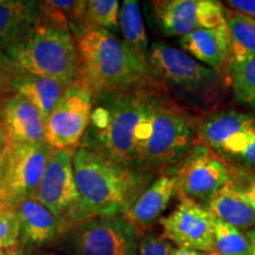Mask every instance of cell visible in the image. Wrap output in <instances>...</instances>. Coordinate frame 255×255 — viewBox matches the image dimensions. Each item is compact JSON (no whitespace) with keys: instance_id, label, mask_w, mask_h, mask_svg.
I'll return each instance as SVG.
<instances>
[{"instance_id":"cell-1","label":"cell","mask_w":255,"mask_h":255,"mask_svg":"<svg viewBox=\"0 0 255 255\" xmlns=\"http://www.w3.org/2000/svg\"><path fill=\"white\" fill-rule=\"evenodd\" d=\"M151 94L144 88L94 95L90 124L79 146L139 170Z\"/></svg>"},{"instance_id":"cell-2","label":"cell","mask_w":255,"mask_h":255,"mask_svg":"<svg viewBox=\"0 0 255 255\" xmlns=\"http://www.w3.org/2000/svg\"><path fill=\"white\" fill-rule=\"evenodd\" d=\"M79 77L94 95L144 89L152 79L148 62L111 31L85 23L72 31Z\"/></svg>"},{"instance_id":"cell-3","label":"cell","mask_w":255,"mask_h":255,"mask_svg":"<svg viewBox=\"0 0 255 255\" xmlns=\"http://www.w3.org/2000/svg\"><path fill=\"white\" fill-rule=\"evenodd\" d=\"M73 171L82 207L89 219L124 215L149 181L141 170L81 146L73 156Z\"/></svg>"},{"instance_id":"cell-4","label":"cell","mask_w":255,"mask_h":255,"mask_svg":"<svg viewBox=\"0 0 255 255\" xmlns=\"http://www.w3.org/2000/svg\"><path fill=\"white\" fill-rule=\"evenodd\" d=\"M18 72L31 73L69 87L79 78V59L72 33L40 20L5 51Z\"/></svg>"},{"instance_id":"cell-5","label":"cell","mask_w":255,"mask_h":255,"mask_svg":"<svg viewBox=\"0 0 255 255\" xmlns=\"http://www.w3.org/2000/svg\"><path fill=\"white\" fill-rule=\"evenodd\" d=\"M195 137V127L183 110L151 94L138 169H162L182 162L193 149Z\"/></svg>"},{"instance_id":"cell-6","label":"cell","mask_w":255,"mask_h":255,"mask_svg":"<svg viewBox=\"0 0 255 255\" xmlns=\"http://www.w3.org/2000/svg\"><path fill=\"white\" fill-rule=\"evenodd\" d=\"M75 148L56 150L44 171L33 199L39 201L59 221L60 232L76 228L89 220L83 209L73 171Z\"/></svg>"},{"instance_id":"cell-7","label":"cell","mask_w":255,"mask_h":255,"mask_svg":"<svg viewBox=\"0 0 255 255\" xmlns=\"http://www.w3.org/2000/svg\"><path fill=\"white\" fill-rule=\"evenodd\" d=\"M56 150L46 141L5 142L4 150L0 155V170L5 189L15 207L34 196L44 171Z\"/></svg>"},{"instance_id":"cell-8","label":"cell","mask_w":255,"mask_h":255,"mask_svg":"<svg viewBox=\"0 0 255 255\" xmlns=\"http://www.w3.org/2000/svg\"><path fill=\"white\" fill-rule=\"evenodd\" d=\"M146 62L151 77L188 97L208 94L218 81L214 70L196 62L183 50L167 44L152 43L148 50Z\"/></svg>"},{"instance_id":"cell-9","label":"cell","mask_w":255,"mask_h":255,"mask_svg":"<svg viewBox=\"0 0 255 255\" xmlns=\"http://www.w3.org/2000/svg\"><path fill=\"white\" fill-rule=\"evenodd\" d=\"M92 105L94 92L79 77L66 87L59 103L47 119L46 142L57 150L77 149L90 124Z\"/></svg>"},{"instance_id":"cell-10","label":"cell","mask_w":255,"mask_h":255,"mask_svg":"<svg viewBox=\"0 0 255 255\" xmlns=\"http://www.w3.org/2000/svg\"><path fill=\"white\" fill-rule=\"evenodd\" d=\"M176 176L182 197L207 203L231 182L232 174L218 152L203 143L193 146Z\"/></svg>"},{"instance_id":"cell-11","label":"cell","mask_w":255,"mask_h":255,"mask_svg":"<svg viewBox=\"0 0 255 255\" xmlns=\"http://www.w3.org/2000/svg\"><path fill=\"white\" fill-rule=\"evenodd\" d=\"M138 232L126 215L91 218L76 228L78 255H138Z\"/></svg>"},{"instance_id":"cell-12","label":"cell","mask_w":255,"mask_h":255,"mask_svg":"<svg viewBox=\"0 0 255 255\" xmlns=\"http://www.w3.org/2000/svg\"><path fill=\"white\" fill-rule=\"evenodd\" d=\"M151 5L156 21L167 37L182 38L226 24V7L214 0H155Z\"/></svg>"},{"instance_id":"cell-13","label":"cell","mask_w":255,"mask_h":255,"mask_svg":"<svg viewBox=\"0 0 255 255\" xmlns=\"http://www.w3.org/2000/svg\"><path fill=\"white\" fill-rule=\"evenodd\" d=\"M215 216L195 201L182 197L170 215L159 220L163 238L180 248L214 253Z\"/></svg>"},{"instance_id":"cell-14","label":"cell","mask_w":255,"mask_h":255,"mask_svg":"<svg viewBox=\"0 0 255 255\" xmlns=\"http://www.w3.org/2000/svg\"><path fill=\"white\" fill-rule=\"evenodd\" d=\"M0 123L6 142L39 143L45 139V121L30 102L19 95H12L2 101Z\"/></svg>"},{"instance_id":"cell-15","label":"cell","mask_w":255,"mask_h":255,"mask_svg":"<svg viewBox=\"0 0 255 255\" xmlns=\"http://www.w3.org/2000/svg\"><path fill=\"white\" fill-rule=\"evenodd\" d=\"M177 193L176 174L159 176L139 194L124 215L132 223L137 232L149 228L168 208L171 199Z\"/></svg>"},{"instance_id":"cell-16","label":"cell","mask_w":255,"mask_h":255,"mask_svg":"<svg viewBox=\"0 0 255 255\" xmlns=\"http://www.w3.org/2000/svg\"><path fill=\"white\" fill-rule=\"evenodd\" d=\"M180 45L188 55L221 71L226 63H231V37L227 23L218 27L203 28L180 39Z\"/></svg>"},{"instance_id":"cell-17","label":"cell","mask_w":255,"mask_h":255,"mask_svg":"<svg viewBox=\"0 0 255 255\" xmlns=\"http://www.w3.org/2000/svg\"><path fill=\"white\" fill-rule=\"evenodd\" d=\"M65 89L55 79L31 73L19 72L11 82V91H14L15 95L21 96L36 107L45 124L51 113L59 103Z\"/></svg>"},{"instance_id":"cell-18","label":"cell","mask_w":255,"mask_h":255,"mask_svg":"<svg viewBox=\"0 0 255 255\" xmlns=\"http://www.w3.org/2000/svg\"><path fill=\"white\" fill-rule=\"evenodd\" d=\"M39 2L0 0V50L5 51L37 23Z\"/></svg>"},{"instance_id":"cell-19","label":"cell","mask_w":255,"mask_h":255,"mask_svg":"<svg viewBox=\"0 0 255 255\" xmlns=\"http://www.w3.org/2000/svg\"><path fill=\"white\" fill-rule=\"evenodd\" d=\"M20 237L25 242L44 245L60 232L59 221L36 199H27L17 206Z\"/></svg>"},{"instance_id":"cell-20","label":"cell","mask_w":255,"mask_h":255,"mask_svg":"<svg viewBox=\"0 0 255 255\" xmlns=\"http://www.w3.org/2000/svg\"><path fill=\"white\" fill-rule=\"evenodd\" d=\"M255 122V117L239 111H221L207 119L200 128V137L206 145L221 154L238 135Z\"/></svg>"},{"instance_id":"cell-21","label":"cell","mask_w":255,"mask_h":255,"mask_svg":"<svg viewBox=\"0 0 255 255\" xmlns=\"http://www.w3.org/2000/svg\"><path fill=\"white\" fill-rule=\"evenodd\" d=\"M205 207L216 219L240 231L255 228V208L239 197L228 184L210 199Z\"/></svg>"},{"instance_id":"cell-22","label":"cell","mask_w":255,"mask_h":255,"mask_svg":"<svg viewBox=\"0 0 255 255\" xmlns=\"http://www.w3.org/2000/svg\"><path fill=\"white\" fill-rule=\"evenodd\" d=\"M39 19L72 33L87 21V1L46 0L39 2Z\"/></svg>"},{"instance_id":"cell-23","label":"cell","mask_w":255,"mask_h":255,"mask_svg":"<svg viewBox=\"0 0 255 255\" xmlns=\"http://www.w3.org/2000/svg\"><path fill=\"white\" fill-rule=\"evenodd\" d=\"M231 37V62L255 57V20L231 8L225 9Z\"/></svg>"},{"instance_id":"cell-24","label":"cell","mask_w":255,"mask_h":255,"mask_svg":"<svg viewBox=\"0 0 255 255\" xmlns=\"http://www.w3.org/2000/svg\"><path fill=\"white\" fill-rule=\"evenodd\" d=\"M119 25L123 34V41L141 58L146 60L148 56V36L143 24L138 2L124 0L120 8Z\"/></svg>"},{"instance_id":"cell-25","label":"cell","mask_w":255,"mask_h":255,"mask_svg":"<svg viewBox=\"0 0 255 255\" xmlns=\"http://www.w3.org/2000/svg\"><path fill=\"white\" fill-rule=\"evenodd\" d=\"M235 101L255 110V57L229 63Z\"/></svg>"},{"instance_id":"cell-26","label":"cell","mask_w":255,"mask_h":255,"mask_svg":"<svg viewBox=\"0 0 255 255\" xmlns=\"http://www.w3.org/2000/svg\"><path fill=\"white\" fill-rule=\"evenodd\" d=\"M215 253L219 255H250L251 242L247 234L240 229L215 218L214 222Z\"/></svg>"},{"instance_id":"cell-27","label":"cell","mask_w":255,"mask_h":255,"mask_svg":"<svg viewBox=\"0 0 255 255\" xmlns=\"http://www.w3.org/2000/svg\"><path fill=\"white\" fill-rule=\"evenodd\" d=\"M120 2L117 0H90L87 1V21L108 31L119 28Z\"/></svg>"},{"instance_id":"cell-28","label":"cell","mask_w":255,"mask_h":255,"mask_svg":"<svg viewBox=\"0 0 255 255\" xmlns=\"http://www.w3.org/2000/svg\"><path fill=\"white\" fill-rule=\"evenodd\" d=\"M225 155L255 168V122L232 143Z\"/></svg>"},{"instance_id":"cell-29","label":"cell","mask_w":255,"mask_h":255,"mask_svg":"<svg viewBox=\"0 0 255 255\" xmlns=\"http://www.w3.org/2000/svg\"><path fill=\"white\" fill-rule=\"evenodd\" d=\"M20 237L17 208L0 216V250H11Z\"/></svg>"},{"instance_id":"cell-30","label":"cell","mask_w":255,"mask_h":255,"mask_svg":"<svg viewBox=\"0 0 255 255\" xmlns=\"http://www.w3.org/2000/svg\"><path fill=\"white\" fill-rule=\"evenodd\" d=\"M174 248L163 237H146L139 242L138 255H171Z\"/></svg>"},{"instance_id":"cell-31","label":"cell","mask_w":255,"mask_h":255,"mask_svg":"<svg viewBox=\"0 0 255 255\" xmlns=\"http://www.w3.org/2000/svg\"><path fill=\"white\" fill-rule=\"evenodd\" d=\"M228 186L239 197L255 208V176L241 178L239 181L231 178Z\"/></svg>"},{"instance_id":"cell-32","label":"cell","mask_w":255,"mask_h":255,"mask_svg":"<svg viewBox=\"0 0 255 255\" xmlns=\"http://www.w3.org/2000/svg\"><path fill=\"white\" fill-rule=\"evenodd\" d=\"M18 70L4 51L0 50V94L11 91V82Z\"/></svg>"},{"instance_id":"cell-33","label":"cell","mask_w":255,"mask_h":255,"mask_svg":"<svg viewBox=\"0 0 255 255\" xmlns=\"http://www.w3.org/2000/svg\"><path fill=\"white\" fill-rule=\"evenodd\" d=\"M226 5L233 11L240 12L255 20V0H229Z\"/></svg>"},{"instance_id":"cell-34","label":"cell","mask_w":255,"mask_h":255,"mask_svg":"<svg viewBox=\"0 0 255 255\" xmlns=\"http://www.w3.org/2000/svg\"><path fill=\"white\" fill-rule=\"evenodd\" d=\"M171 255H219L218 253H207V252H200L194 250H187V248H174Z\"/></svg>"},{"instance_id":"cell-35","label":"cell","mask_w":255,"mask_h":255,"mask_svg":"<svg viewBox=\"0 0 255 255\" xmlns=\"http://www.w3.org/2000/svg\"><path fill=\"white\" fill-rule=\"evenodd\" d=\"M247 237H248V239H250V242H251V254L250 255H255V229L248 231Z\"/></svg>"},{"instance_id":"cell-36","label":"cell","mask_w":255,"mask_h":255,"mask_svg":"<svg viewBox=\"0 0 255 255\" xmlns=\"http://www.w3.org/2000/svg\"><path fill=\"white\" fill-rule=\"evenodd\" d=\"M5 142H6V137H5V132L4 130L1 129L0 127V155H1L2 150H4V146H5Z\"/></svg>"},{"instance_id":"cell-37","label":"cell","mask_w":255,"mask_h":255,"mask_svg":"<svg viewBox=\"0 0 255 255\" xmlns=\"http://www.w3.org/2000/svg\"><path fill=\"white\" fill-rule=\"evenodd\" d=\"M14 251L12 250H0V255H13Z\"/></svg>"},{"instance_id":"cell-38","label":"cell","mask_w":255,"mask_h":255,"mask_svg":"<svg viewBox=\"0 0 255 255\" xmlns=\"http://www.w3.org/2000/svg\"><path fill=\"white\" fill-rule=\"evenodd\" d=\"M4 188V182H2V175H1V170H0V190Z\"/></svg>"},{"instance_id":"cell-39","label":"cell","mask_w":255,"mask_h":255,"mask_svg":"<svg viewBox=\"0 0 255 255\" xmlns=\"http://www.w3.org/2000/svg\"><path fill=\"white\" fill-rule=\"evenodd\" d=\"M13 255H20V254H18V253H17V252H14V254H13Z\"/></svg>"}]
</instances>
